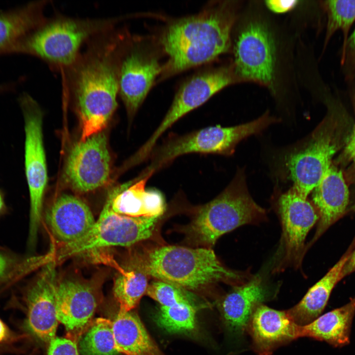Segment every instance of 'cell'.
Returning a JSON list of instances; mask_svg holds the SVG:
<instances>
[{
    "label": "cell",
    "mask_w": 355,
    "mask_h": 355,
    "mask_svg": "<svg viewBox=\"0 0 355 355\" xmlns=\"http://www.w3.org/2000/svg\"><path fill=\"white\" fill-rule=\"evenodd\" d=\"M127 32L116 26L94 36L61 72L79 120L80 141L103 131L117 107L118 60Z\"/></svg>",
    "instance_id": "1"
},
{
    "label": "cell",
    "mask_w": 355,
    "mask_h": 355,
    "mask_svg": "<svg viewBox=\"0 0 355 355\" xmlns=\"http://www.w3.org/2000/svg\"><path fill=\"white\" fill-rule=\"evenodd\" d=\"M236 17L233 2L215 1L195 14L167 24L155 38L168 57L159 80L210 62L227 52Z\"/></svg>",
    "instance_id": "2"
},
{
    "label": "cell",
    "mask_w": 355,
    "mask_h": 355,
    "mask_svg": "<svg viewBox=\"0 0 355 355\" xmlns=\"http://www.w3.org/2000/svg\"><path fill=\"white\" fill-rule=\"evenodd\" d=\"M124 16L77 18L57 14L46 19L16 44L10 54L34 56L62 72L94 36L117 26Z\"/></svg>",
    "instance_id": "3"
},
{
    "label": "cell",
    "mask_w": 355,
    "mask_h": 355,
    "mask_svg": "<svg viewBox=\"0 0 355 355\" xmlns=\"http://www.w3.org/2000/svg\"><path fill=\"white\" fill-rule=\"evenodd\" d=\"M148 275L185 289H198L218 282L242 284L244 275L224 266L210 248L167 246L143 256H132Z\"/></svg>",
    "instance_id": "4"
},
{
    "label": "cell",
    "mask_w": 355,
    "mask_h": 355,
    "mask_svg": "<svg viewBox=\"0 0 355 355\" xmlns=\"http://www.w3.org/2000/svg\"><path fill=\"white\" fill-rule=\"evenodd\" d=\"M265 217V210L252 198L240 170L218 196L199 209L186 233L191 243L210 248L223 234Z\"/></svg>",
    "instance_id": "5"
},
{
    "label": "cell",
    "mask_w": 355,
    "mask_h": 355,
    "mask_svg": "<svg viewBox=\"0 0 355 355\" xmlns=\"http://www.w3.org/2000/svg\"><path fill=\"white\" fill-rule=\"evenodd\" d=\"M276 121L275 118L266 113L245 124L229 127L210 126L169 138L160 146L153 148L149 157L151 163L143 172L154 174L184 154L199 153L231 155L241 141L260 133Z\"/></svg>",
    "instance_id": "6"
},
{
    "label": "cell",
    "mask_w": 355,
    "mask_h": 355,
    "mask_svg": "<svg viewBox=\"0 0 355 355\" xmlns=\"http://www.w3.org/2000/svg\"><path fill=\"white\" fill-rule=\"evenodd\" d=\"M162 53L155 38L127 33L119 57L118 82L119 96L131 119L162 72Z\"/></svg>",
    "instance_id": "7"
},
{
    "label": "cell",
    "mask_w": 355,
    "mask_h": 355,
    "mask_svg": "<svg viewBox=\"0 0 355 355\" xmlns=\"http://www.w3.org/2000/svg\"><path fill=\"white\" fill-rule=\"evenodd\" d=\"M18 101L24 120L25 171L30 195L28 245L33 248L41 224L48 180L42 131L43 113L36 100L27 92L21 93Z\"/></svg>",
    "instance_id": "8"
},
{
    "label": "cell",
    "mask_w": 355,
    "mask_h": 355,
    "mask_svg": "<svg viewBox=\"0 0 355 355\" xmlns=\"http://www.w3.org/2000/svg\"><path fill=\"white\" fill-rule=\"evenodd\" d=\"M115 188L90 231L74 243L56 248L57 262L90 251L112 247H128L146 240L152 235L160 216L131 217L112 211L111 202Z\"/></svg>",
    "instance_id": "9"
},
{
    "label": "cell",
    "mask_w": 355,
    "mask_h": 355,
    "mask_svg": "<svg viewBox=\"0 0 355 355\" xmlns=\"http://www.w3.org/2000/svg\"><path fill=\"white\" fill-rule=\"evenodd\" d=\"M237 79L232 67L208 68L186 79L179 87L169 109L152 135L136 152L141 161L149 158L157 141L176 121L207 102Z\"/></svg>",
    "instance_id": "10"
},
{
    "label": "cell",
    "mask_w": 355,
    "mask_h": 355,
    "mask_svg": "<svg viewBox=\"0 0 355 355\" xmlns=\"http://www.w3.org/2000/svg\"><path fill=\"white\" fill-rule=\"evenodd\" d=\"M110 172L107 139L102 131L72 146L65 164L63 179L73 191L85 193L106 184Z\"/></svg>",
    "instance_id": "11"
},
{
    "label": "cell",
    "mask_w": 355,
    "mask_h": 355,
    "mask_svg": "<svg viewBox=\"0 0 355 355\" xmlns=\"http://www.w3.org/2000/svg\"><path fill=\"white\" fill-rule=\"evenodd\" d=\"M232 67L237 80L272 85L275 67V45L267 27L260 22L249 23L238 35L234 46Z\"/></svg>",
    "instance_id": "12"
},
{
    "label": "cell",
    "mask_w": 355,
    "mask_h": 355,
    "mask_svg": "<svg viewBox=\"0 0 355 355\" xmlns=\"http://www.w3.org/2000/svg\"><path fill=\"white\" fill-rule=\"evenodd\" d=\"M57 264L54 259L42 267L24 294L26 306L25 328L33 337L44 342H49L55 337L58 322L56 316Z\"/></svg>",
    "instance_id": "13"
},
{
    "label": "cell",
    "mask_w": 355,
    "mask_h": 355,
    "mask_svg": "<svg viewBox=\"0 0 355 355\" xmlns=\"http://www.w3.org/2000/svg\"><path fill=\"white\" fill-rule=\"evenodd\" d=\"M322 126L306 146L289 155L286 162L293 187L307 197L331 165L338 149L331 133Z\"/></svg>",
    "instance_id": "14"
},
{
    "label": "cell",
    "mask_w": 355,
    "mask_h": 355,
    "mask_svg": "<svg viewBox=\"0 0 355 355\" xmlns=\"http://www.w3.org/2000/svg\"><path fill=\"white\" fill-rule=\"evenodd\" d=\"M278 210L283 230L282 261L299 265L305 253L306 236L319 220L318 212L307 197L293 187L280 197Z\"/></svg>",
    "instance_id": "15"
},
{
    "label": "cell",
    "mask_w": 355,
    "mask_h": 355,
    "mask_svg": "<svg viewBox=\"0 0 355 355\" xmlns=\"http://www.w3.org/2000/svg\"><path fill=\"white\" fill-rule=\"evenodd\" d=\"M101 283L94 278L58 281L56 316L70 332H78L89 323L97 307Z\"/></svg>",
    "instance_id": "16"
},
{
    "label": "cell",
    "mask_w": 355,
    "mask_h": 355,
    "mask_svg": "<svg viewBox=\"0 0 355 355\" xmlns=\"http://www.w3.org/2000/svg\"><path fill=\"white\" fill-rule=\"evenodd\" d=\"M300 326L287 311L258 305L250 317L247 331L258 355H271L279 347L300 337Z\"/></svg>",
    "instance_id": "17"
},
{
    "label": "cell",
    "mask_w": 355,
    "mask_h": 355,
    "mask_svg": "<svg viewBox=\"0 0 355 355\" xmlns=\"http://www.w3.org/2000/svg\"><path fill=\"white\" fill-rule=\"evenodd\" d=\"M45 222L59 246L76 242L90 231L95 223L89 206L72 195L58 197L45 213Z\"/></svg>",
    "instance_id": "18"
},
{
    "label": "cell",
    "mask_w": 355,
    "mask_h": 355,
    "mask_svg": "<svg viewBox=\"0 0 355 355\" xmlns=\"http://www.w3.org/2000/svg\"><path fill=\"white\" fill-rule=\"evenodd\" d=\"M268 297L260 276H255L237 285L222 299L219 309L223 322L236 339L242 340L254 309Z\"/></svg>",
    "instance_id": "19"
},
{
    "label": "cell",
    "mask_w": 355,
    "mask_h": 355,
    "mask_svg": "<svg viewBox=\"0 0 355 355\" xmlns=\"http://www.w3.org/2000/svg\"><path fill=\"white\" fill-rule=\"evenodd\" d=\"M312 200L319 219L310 245L341 217L347 208L349 191L341 171L331 165L313 190Z\"/></svg>",
    "instance_id": "20"
},
{
    "label": "cell",
    "mask_w": 355,
    "mask_h": 355,
    "mask_svg": "<svg viewBox=\"0 0 355 355\" xmlns=\"http://www.w3.org/2000/svg\"><path fill=\"white\" fill-rule=\"evenodd\" d=\"M152 174L129 181L115 188L111 208L117 213L131 217L161 216L165 209L162 194L156 190L145 189Z\"/></svg>",
    "instance_id": "21"
},
{
    "label": "cell",
    "mask_w": 355,
    "mask_h": 355,
    "mask_svg": "<svg viewBox=\"0 0 355 355\" xmlns=\"http://www.w3.org/2000/svg\"><path fill=\"white\" fill-rule=\"evenodd\" d=\"M48 2L33 1L0 10V56L10 54L20 40L46 19L44 10Z\"/></svg>",
    "instance_id": "22"
},
{
    "label": "cell",
    "mask_w": 355,
    "mask_h": 355,
    "mask_svg": "<svg viewBox=\"0 0 355 355\" xmlns=\"http://www.w3.org/2000/svg\"><path fill=\"white\" fill-rule=\"evenodd\" d=\"M355 297L344 306L320 316L311 323L300 326V337L324 341L334 348L350 343Z\"/></svg>",
    "instance_id": "23"
},
{
    "label": "cell",
    "mask_w": 355,
    "mask_h": 355,
    "mask_svg": "<svg viewBox=\"0 0 355 355\" xmlns=\"http://www.w3.org/2000/svg\"><path fill=\"white\" fill-rule=\"evenodd\" d=\"M353 246L328 272L307 291L298 303L286 310L296 324L307 325L321 314L331 292L341 280L343 268L353 251Z\"/></svg>",
    "instance_id": "24"
},
{
    "label": "cell",
    "mask_w": 355,
    "mask_h": 355,
    "mask_svg": "<svg viewBox=\"0 0 355 355\" xmlns=\"http://www.w3.org/2000/svg\"><path fill=\"white\" fill-rule=\"evenodd\" d=\"M117 348L127 355H157L158 350L139 317L130 311L119 310L112 321Z\"/></svg>",
    "instance_id": "25"
},
{
    "label": "cell",
    "mask_w": 355,
    "mask_h": 355,
    "mask_svg": "<svg viewBox=\"0 0 355 355\" xmlns=\"http://www.w3.org/2000/svg\"><path fill=\"white\" fill-rule=\"evenodd\" d=\"M148 276L131 256L122 266L115 278L113 287L114 297L120 310L130 311L145 294Z\"/></svg>",
    "instance_id": "26"
},
{
    "label": "cell",
    "mask_w": 355,
    "mask_h": 355,
    "mask_svg": "<svg viewBox=\"0 0 355 355\" xmlns=\"http://www.w3.org/2000/svg\"><path fill=\"white\" fill-rule=\"evenodd\" d=\"M82 355H118V350L112 330V321L96 319L79 341Z\"/></svg>",
    "instance_id": "27"
},
{
    "label": "cell",
    "mask_w": 355,
    "mask_h": 355,
    "mask_svg": "<svg viewBox=\"0 0 355 355\" xmlns=\"http://www.w3.org/2000/svg\"><path fill=\"white\" fill-rule=\"evenodd\" d=\"M53 257V253L48 251L41 255L24 258L0 248V285L41 268Z\"/></svg>",
    "instance_id": "28"
},
{
    "label": "cell",
    "mask_w": 355,
    "mask_h": 355,
    "mask_svg": "<svg viewBox=\"0 0 355 355\" xmlns=\"http://www.w3.org/2000/svg\"><path fill=\"white\" fill-rule=\"evenodd\" d=\"M196 308L193 304L188 303L161 306L155 316V321L160 327L170 333L188 332L195 327Z\"/></svg>",
    "instance_id": "29"
},
{
    "label": "cell",
    "mask_w": 355,
    "mask_h": 355,
    "mask_svg": "<svg viewBox=\"0 0 355 355\" xmlns=\"http://www.w3.org/2000/svg\"><path fill=\"white\" fill-rule=\"evenodd\" d=\"M325 5L327 23L325 44L340 30L343 34L345 48L350 29L355 20V0H330L326 1Z\"/></svg>",
    "instance_id": "30"
},
{
    "label": "cell",
    "mask_w": 355,
    "mask_h": 355,
    "mask_svg": "<svg viewBox=\"0 0 355 355\" xmlns=\"http://www.w3.org/2000/svg\"><path fill=\"white\" fill-rule=\"evenodd\" d=\"M145 294L162 306L182 303L193 304L191 296L185 289L159 280L148 285Z\"/></svg>",
    "instance_id": "31"
},
{
    "label": "cell",
    "mask_w": 355,
    "mask_h": 355,
    "mask_svg": "<svg viewBox=\"0 0 355 355\" xmlns=\"http://www.w3.org/2000/svg\"><path fill=\"white\" fill-rule=\"evenodd\" d=\"M47 355H79L77 346L72 340L55 337L49 342Z\"/></svg>",
    "instance_id": "32"
},
{
    "label": "cell",
    "mask_w": 355,
    "mask_h": 355,
    "mask_svg": "<svg viewBox=\"0 0 355 355\" xmlns=\"http://www.w3.org/2000/svg\"><path fill=\"white\" fill-rule=\"evenodd\" d=\"M298 2L296 0H269L265 1V4L273 12L284 13L294 8Z\"/></svg>",
    "instance_id": "33"
},
{
    "label": "cell",
    "mask_w": 355,
    "mask_h": 355,
    "mask_svg": "<svg viewBox=\"0 0 355 355\" xmlns=\"http://www.w3.org/2000/svg\"><path fill=\"white\" fill-rule=\"evenodd\" d=\"M22 336L11 330L0 319V345H12L19 341Z\"/></svg>",
    "instance_id": "34"
},
{
    "label": "cell",
    "mask_w": 355,
    "mask_h": 355,
    "mask_svg": "<svg viewBox=\"0 0 355 355\" xmlns=\"http://www.w3.org/2000/svg\"><path fill=\"white\" fill-rule=\"evenodd\" d=\"M344 154L348 158L355 161V124L345 146Z\"/></svg>",
    "instance_id": "35"
},
{
    "label": "cell",
    "mask_w": 355,
    "mask_h": 355,
    "mask_svg": "<svg viewBox=\"0 0 355 355\" xmlns=\"http://www.w3.org/2000/svg\"><path fill=\"white\" fill-rule=\"evenodd\" d=\"M354 271H355V249L352 251L343 268L340 275L341 280Z\"/></svg>",
    "instance_id": "36"
},
{
    "label": "cell",
    "mask_w": 355,
    "mask_h": 355,
    "mask_svg": "<svg viewBox=\"0 0 355 355\" xmlns=\"http://www.w3.org/2000/svg\"><path fill=\"white\" fill-rule=\"evenodd\" d=\"M17 352H20V350L12 345H0V353Z\"/></svg>",
    "instance_id": "37"
},
{
    "label": "cell",
    "mask_w": 355,
    "mask_h": 355,
    "mask_svg": "<svg viewBox=\"0 0 355 355\" xmlns=\"http://www.w3.org/2000/svg\"><path fill=\"white\" fill-rule=\"evenodd\" d=\"M347 43H349L350 48L355 52V29L348 39Z\"/></svg>",
    "instance_id": "38"
},
{
    "label": "cell",
    "mask_w": 355,
    "mask_h": 355,
    "mask_svg": "<svg viewBox=\"0 0 355 355\" xmlns=\"http://www.w3.org/2000/svg\"><path fill=\"white\" fill-rule=\"evenodd\" d=\"M14 86L12 84H0V93L12 90Z\"/></svg>",
    "instance_id": "39"
},
{
    "label": "cell",
    "mask_w": 355,
    "mask_h": 355,
    "mask_svg": "<svg viewBox=\"0 0 355 355\" xmlns=\"http://www.w3.org/2000/svg\"><path fill=\"white\" fill-rule=\"evenodd\" d=\"M5 206L2 193L0 191V214L4 212Z\"/></svg>",
    "instance_id": "40"
},
{
    "label": "cell",
    "mask_w": 355,
    "mask_h": 355,
    "mask_svg": "<svg viewBox=\"0 0 355 355\" xmlns=\"http://www.w3.org/2000/svg\"><path fill=\"white\" fill-rule=\"evenodd\" d=\"M350 210L355 212V204L351 208Z\"/></svg>",
    "instance_id": "41"
},
{
    "label": "cell",
    "mask_w": 355,
    "mask_h": 355,
    "mask_svg": "<svg viewBox=\"0 0 355 355\" xmlns=\"http://www.w3.org/2000/svg\"></svg>",
    "instance_id": "42"
}]
</instances>
